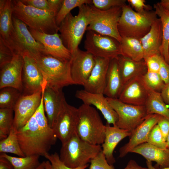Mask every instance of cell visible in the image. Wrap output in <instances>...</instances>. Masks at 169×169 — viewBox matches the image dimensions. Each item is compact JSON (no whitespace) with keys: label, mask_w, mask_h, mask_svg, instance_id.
<instances>
[{"label":"cell","mask_w":169,"mask_h":169,"mask_svg":"<svg viewBox=\"0 0 169 169\" xmlns=\"http://www.w3.org/2000/svg\"><path fill=\"white\" fill-rule=\"evenodd\" d=\"M117 58L124 85L136 77L143 76L148 71L144 59L136 61L122 55Z\"/></svg>","instance_id":"cell-27"},{"label":"cell","mask_w":169,"mask_h":169,"mask_svg":"<svg viewBox=\"0 0 169 169\" xmlns=\"http://www.w3.org/2000/svg\"><path fill=\"white\" fill-rule=\"evenodd\" d=\"M20 148L26 156H44L58 139L53 129L46 130L38 125L34 115L16 131Z\"/></svg>","instance_id":"cell-1"},{"label":"cell","mask_w":169,"mask_h":169,"mask_svg":"<svg viewBox=\"0 0 169 169\" xmlns=\"http://www.w3.org/2000/svg\"><path fill=\"white\" fill-rule=\"evenodd\" d=\"M153 7L162 24L163 40L160 49L161 55L169 65V11L164 8L159 2L154 4Z\"/></svg>","instance_id":"cell-28"},{"label":"cell","mask_w":169,"mask_h":169,"mask_svg":"<svg viewBox=\"0 0 169 169\" xmlns=\"http://www.w3.org/2000/svg\"><path fill=\"white\" fill-rule=\"evenodd\" d=\"M166 148L169 149V133L168 135L166 141Z\"/></svg>","instance_id":"cell-57"},{"label":"cell","mask_w":169,"mask_h":169,"mask_svg":"<svg viewBox=\"0 0 169 169\" xmlns=\"http://www.w3.org/2000/svg\"><path fill=\"white\" fill-rule=\"evenodd\" d=\"M102 150L100 145L87 142L76 133L62 145L59 156L61 161L66 166L75 168L88 164Z\"/></svg>","instance_id":"cell-6"},{"label":"cell","mask_w":169,"mask_h":169,"mask_svg":"<svg viewBox=\"0 0 169 169\" xmlns=\"http://www.w3.org/2000/svg\"><path fill=\"white\" fill-rule=\"evenodd\" d=\"M118 115L115 126L132 133L147 115L145 106H138L124 103L118 98L106 97Z\"/></svg>","instance_id":"cell-11"},{"label":"cell","mask_w":169,"mask_h":169,"mask_svg":"<svg viewBox=\"0 0 169 169\" xmlns=\"http://www.w3.org/2000/svg\"><path fill=\"white\" fill-rule=\"evenodd\" d=\"M23 63L22 56L15 53L10 63L0 68V89L10 87L22 92Z\"/></svg>","instance_id":"cell-18"},{"label":"cell","mask_w":169,"mask_h":169,"mask_svg":"<svg viewBox=\"0 0 169 169\" xmlns=\"http://www.w3.org/2000/svg\"><path fill=\"white\" fill-rule=\"evenodd\" d=\"M124 169H148L147 167H142L139 165L134 160H131Z\"/></svg>","instance_id":"cell-51"},{"label":"cell","mask_w":169,"mask_h":169,"mask_svg":"<svg viewBox=\"0 0 169 169\" xmlns=\"http://www.w3.org/2000/svg\"><path fill=\"white\" fill-rule=\"evenodd\" d=\"M147 142L162 149H167L166 141H164L157 124L155 125L151 130Z\"/></svg>","instance_id":"cell-38"},{"label":"cell","mask_w":169,"mask_h":169,"mask_svg":"<svg viewBox=\"0 0 169 169\" xmlns=\"http://www.w3.org/2000/svg\"><path fill=\"white\" fill-rule=\"evenodd\" d=\"M158 73L165 84L169 83V65L166 62L163 58L161 60Z\"/></svg>","instance_id":"cell-46"},{"label":"cell","mask_w":169,"mask_h":169,"mask_svg":"<svg viewBox=\"0 0 169 169\" xmlns=\"http://www.w3.org/2000/svg\"><path fill=\"white\" fill-rule=\"evenodd\" d=\"M22 95L21 92L12 87H5L0 89V108H9L13 110Z\"/></svg>","instance_id":"cell-34"},{"label":"cell","mask_w":169,"mask_h":169,"mask_svg":"<svg viewBox=\"0 0 169 169\" xmlns=\"http://www.w3.org/2000/svg\"><path fill=\"white\" fill-rule=\"evenodd\" d=\"M120 44L122 55L136 61L144 59V50L140 39L122 37Z\"/></svg>","instance_id":"cell-30"},{"label":"cell","mask_w":169,"mask_h":169,"mask_svg":"<svg viewBox=\"0 0 169 169\" xmlns=\"http://www.w3.org/2000/svg\"><path fill=\"white\" fill-rule=\"evenodd\" d=\"M42 91L44 110L49 124L52 128L65 98L64 94L62 89L56 90L47 85Z\"/></svg>","instance_id":"cell-22"},{"label":"cell","mask_w":169,"mask_h":169,"mask_svg":"<svg viewBox=\"0 0 169 169\" xmlns=\"http://www.w3.org/2000/svg\"><path fill=\"white\" fill-rule=\"evenodd\" d=\"M106 126L105 139L101 146L102 151L108 162L113 165L115 162L113 155L115 149L121 140L127 136L129 137L131 133L116 126H111L107 124Z\"/></svg>","instance_id":"cell-24"},{"label":"cell","mask_w":169,"mask_h":169,"mask_svg":"<svg viewBox=\"0 0 169 169\" xmlns=\"http://www.w3.org/2000/svg\"><path fill=\"white\" fill-rule=\"evenodd\" d=\"M13 110L9 108L0 109V140L6 138L13 125Z\"/></svg>","instance_id":"cell-36"},{"label":"cell","mask_w":169,"mask_h":169,"mask_svg":"<svg viewBox=\"0 0 169 169\" xmlns=\"http://www.w3.org/2000/svg\"><path fill=\"white\" fill-rule=\"evenodd\" d=\"M79 8L77 15L70 13L59 26L60 38L71 55L79 48L92 16L91 4H84Z\"/></svg>","instance_id":"cell-2"},{"label":"cell","mask_w":169,"mask_h":169,"mask_svg":"<svg viewBox=\"0 0 169 169\" xmlns=\"http://www.w3.org/2000/svg\"><path fill=\"white\" fill-rule=\"evenodd\" d=\"M71 79L75 84L83 86L95 65V57L79 48L71 55L69 61Z\"/></svg>","instance_id":"cell-13"},{"label":"cell","mask_w":169,"mask_h":169,"mask_svg":"<svg viewBox=\"0 0 169 169\" xmlns=\"http://www.w3.org/2000/svg\"><path fill=\"white\" fill-rule=\"evenodd\" d=\"M92 16L87 31H92L112 37L120 43L122 38L118 29L122 6H116L109 10H101L91 4Z\"/></svg>","instance_id":"cell-9"},{"label":"cell","mask_w":169,"mask_h":169,"mask_svg":"<svg viewBox=\"0 0 169 169\" xmlns=\"http://www.w3.org/2000/svg\"><path fill=\"white\" fill-rule=\"evenodd\" d=\"M150 90L142 76L137 77L124 85L118 99L127 104L145 106Z\"/></svg>","instance_id":"cell-19"},{"label":"cell","mask_w":169,"mask_h":169,"mask_svg":"<svg viewBox=\"0 0 169 169\" xmlns=\"http://www.w3.org/2000/svg\"><path fill=\"white\" fill-rule=\"evenodd\" d=\"M168 52H169V47H168Z\"/></svg>","instance_id":"cell-58"},{"label":"cell","mask_w":169,"mask_h":169,"mask_svg":"<svg viewBox=\"0 0 169 169\" xmlns=\"http://www.w3.org/2000/svg\"><path fill=\"white\" fill-rule=\"evenodd\" d=\"M25 5L43 10L52 11L47 0H21Z\"/></svg>","instance_id":"cell-45"},{"label":"cell","mask_w":169,"mask_h":169,"mask_svg":"<svg viewBox=\"0 0 169 169\" xmlns=\"http://www.w3.org/2000/svg\"><path fill=\"white\" fill-rule=\"evenodd\" d=\"M164 141H166L169 133V119L164 117L159 120L157 123Z\"/></svg>","instance_id":"cell-47"},{"label":"cell","mask_w":169,"mask_h":169,"mask_svg":"<svg viewBox=\"0 0 169 169\" xmlns=\"http://www.w3.org/2000/svg\"><path fill=\"white\" fill-rule=\"evenodd\" d=\"M15 54L12 49L0 38V68L10 63Z\"/></svg>","instance_id":"cell-39"},{"label":"cell","mask_w":169,"mask_h":169,"mask_svg":"<svg viewBox=\"0 0 169 169\" xmlns=\"http://www.w3.org/2000/svg\"><path fill=\"white\" fill-rule=\"evenodd\" d=\"M162 58L160 54H155L144 58L148 71L158 73Z\"/></svg>","instance_id":"cell-43"},{"label":"cell","mask_w":169,"mask_h":169,"mask_svg":"<svg viewBox=\"0 0 169 169\" xmlns=\"http://www.w3.org/2000/svg\"><path fill=\"white\" fill-rule=\"evenodd\" d=\"M44 157L50 162L54 169H86L89 165L87 164L75 168L69 167L61 161L57 152L51 154L48 153Z\"/></svg>","instance_id":"cell-42"},{"label":"cell","mask_w":169,"mask_h":169,"mask_svg":"<svg viewBox=\"0 0 169 169\" xmlns=\"http://www.w3.org/2000/svg\"><path fill=\"white\" fill-rule=\"evenodd\" d=\"M146 164L148 169H169V167L161 169L156 168L152 166V162L150 161H146Z\"/></svg>","instance_id":"cell-53"},{"label":"cell","mask_w":169,"mask_h":169,"mask_svg":"<svg viewBox=\"0 0 169 169\" xmlns=\"http://www.w3.org/2000/svg\"><path fill=\"white\" fill-rule=\"evenodd\" d=\"M130 152L140 154L147 161H155L161 168L169 167V149H162L146 142L137 146Z\"/></svg>","instance_id":"cell-26"},{"label":"cell","mask_w":169,"mask_h":169,"mask_svg":"<svg viewBox=\"0 0 169 169\" xmlns=\"http://www.w3.org/2000/svg\"><path fill=\"white\" fill-rule=\"evenodd\" d=\"M84 47L95 57L111 60L122 55L120 44L117 40L92 31H87Z\"/></svg>","instance_id":"cell-10"},{"label":"cell","mask_w":169,"mask_h":169,"mask_svg":"<svg viewBox=\"0 0 169 169\" xmlns=\"http://www.w3.org/2000/svg\"><path fill=\"white\" fill-rule=\"evenodd\" d=\"M159 3L164 8L169 11V0H161Z\"/></svg>","instance_id":"cell-52"},{"label":"cell","mask_w":169,"mask_h":169,"mask_svg":"<svg viewBox=\"0 0 169 169\" xmlns=\"http://www.w3.org/2000/svg\"><path fill=\"white\" fill-rule=\"evenodd\" d=\"M16 131L12 127L8 136L0 140V152L12 153L19 157H25L26 156L20 148Z\"/></svg>","instance_id":"cell-33"},{"label":"cell","mask_w":169,"mask_h":169,"mask_svg":"<svg viewBox=\"0 0 169 169\" xmlns=\"http://www.w3.org/2000/svg\"><path fill=\"white\" fill-rule=\"evenodd\" d=\"M92 3L91 0H63L61 6L56 16L57 25L59 27L70 11L74 8H79L84 4H92Z\"/></svg>","instance_id":"cell-35"},{"label":"cell","mask_w":169,"mask_h":169,"mask_svg":"<svg viewBox=\"0 0 169 169\" xmlns=\"http://www.w3.org/2000/svg\"><path fill=\"white\" fill-rule=\"evenodd\" d=\"M95 57V65L83 86L84 90L92 93L103 94L105 86L106 74L110 60Z\"/></svg>","instance_id":"cell-21"},{"label":"cell","mask_w":169,"mask_h":169,"mask_svg":"<svg viewBox=\"0 0 169 169\" xmlns=\"http://www.w3.org/2000/svg\"><path fill=\"white\" fill-rule=\"evenodd\" d=\"M78 117V108L68 104L65 98L52 127L62 145L77 133Z\"/></svg>","instance_id":"cell-12"},{"label":"cell","mask_w":169,"mask_h":169,"mask_svg":"<svg viewBox=\"0 0 169 169\" xmlns=\"http://www.w3.org/2000/svg\"><path fill=\"white\" fill-rule=\"evenodd\" d=\"M63 0H48L51 10L57 13L60 9Z\"/></svg>","instance_id":"cell-48"},{"label":"cell","mask_w":169,"mask_h":169,"mask_svg":"<svg viewBox=\"0 0 169 169\" xmlns=\"http://www.w3.org/2000/svg\"><path fill=\"white\" fill-rule=\"evenodd\" d=\"M75 95L83 103L93 105L99 110L106 120L107 124L115 126L117 114L103 94L94 93L81 90H77Z\"/></svg>","instance_id":"cell-20"},{"label":"cell","mask_w":169,"mask_h":169,"mask_svg":"<svg viewBox=\"0 0 169 169\" xmlns=\"http://www.w3.org/2000/svg\"><path fill=\"white\" fill-rule=\"evenodd\" d=\"M0 157L7 159L12 164L13 169H35L40 164V156L31 155L25 157H16L6 153H1Z\"/></svg>","instance_id":"cell-32"},{"label":"cell","mask_w":169,"mask_h":169,"mask_svg":"<svg viewBox=\"0 0 169 169\" xmlns=\"http://www.w3.org/2000/svg\"><path fill=\"white\" fill-rule=\"evenodd\" d=\"M14 32L9 41L6 42L14 53L22 56L26 54L33 59L46 54L44 46L33 37L27 25L13 15Z\"/></svg>","instance_id":"cell-8"},{"label":"cell","mask_w":169,"mask_h":169,"mask_svg":"<svg viewBox=\"0 0 169 169\" xmlns=\"http://www.w3.org/2000/svg\"><path fill=\"white\" fill-rule=\"evenodd\" d=\"M142 78L148 88L156 92L160 93L165 85L158 73L147 71Z\"/></svg>","instance_id":"cell-37"},{"label":"cell","mask_w":169,"mask_h":169,"mask_svg":"<svg viewBox=\"0 0 169 169\" xmlns=\"http://www.w3.org/2000/svg\"><path fill=\"white\" fill-rule=\"evenodd\" d=\"M122 8L118 25V31L121 38L140 39L148 33L153 23L157 18L155 11L153 10L140 13L126 4L122 6Z\"/></svg>","instance_id":"cell-4"},{"label":"cell","mask_w":169,"mask_h":169,"mask_svg":"<svg viewBox=\"0 0 169 169\" xmlns=\"http://www.w3.org/2000/svg\"><path fill=\"white\" fill-rule=\"evenodd\" d=\"M45 161H43L40 163V165L35 169H45Z\"/></svg>","instance_id":"cell-56"},{"label":"cell","mask_w":169,"mask_h":169,"mask_svg":"<svg viewBox=\"0 0 169 169\" xmlns=\"http://www.w3.org/2000/svg\"><path fill=\"white\" fill-rule=\"evenodd\" d=\"M23 67L22 72V84L23 95H29L42 91L47 85L35 60L26 55H22Z\"/></svg>","instance_id":"cell-14"},{"label":"cell","mask_w":169,"mask_h":169,"mask_svg":"<svg viewBox=\"0 0 169 169\" xmlns=\"http://www.w3.org/2000/svg\"><path fill=\"white\" fill-rule=\"evenodd\" d=\"M117 58L110 60L106 76L103 94L111 98H118L124 86Z\"/></svg>","instance_id":"cell-25"},{"label":"cell","mask_w":169,"mask_h":169,"mask_svg":"<svg viewBox=\"0 0 169 169\" xmlns=\"http://www.w3.org/2000/svg\"><path fill=\"white\" fill-rule=\"evenodd\" d=\"M47 82V85L56 90L75 84L70 75V62L49 55L43 54L34 59Z\"/></svg>","instance_id":"cell-7"},{"label":"cell","mask_w":169,"mask_h":169,"mask_svg":"<svg viewBox=\"0 0 169 169\" xmlns=\"http://www.w3.org/2000/svg\"><path fill=\"white\" fill-rule=\"evenodd\" d=\"M145 106L148 115L156 114L169 119V109L160 93L150 89Z\"/></svg>","instance_id":"cell-31"},{"label":"cell","mask_w":169,"mask_h":169,"mask_svg":"<svg viewBox=\"0 0 169 169\" xmlns=\"http://www.w3.org/2000/svg\"><path fill=\"white\" fill-rule=\"evenodd\" d=\"M162 117L156 114L147 115L143 121L131 133L128 142L120 148L119 157H123L137 146L147 142L151 130Z\"/></svg>","instance_id":"cell-17"},{"label":"cell","mask_w":169,"mask_h":169,"mask_svg":"<svg viewBox=\"0 0 169 169\" xmlns=\"http://www.w3.org/2000/svg\"><path fill=\"white\" fill-rule=\"evenodd\" d=\"M0 169H13L11 163L7 159L0 157Z\"/></svg>","instance_id":"cell-50"},{"label":"cell","mask_w":169,"mask_h":169,"mask_svg":"<svg viewBox=\"0 0 169 169\" xmlns=\"http://www.w3.org/2000/svg\"><path fill=\"white\" fill-rule=\"evenodd\" d=\"M90 163L89 169H115L113 165L108 162L102 150L91 160Z\"/></svg>","instance_id":"cell-41"},{"label":"cell","mask_w":169,"mask_h":169,"mask_svg":"<svg viewBox=\"0 0 169 169\" xmlns=\"http://www.w3.org/2000/svg\"><path fill=\"white\" fill-rule=\"evenodd\" d=\"M127 2L137 12L142 13L152 10V7L146 4L145 0H128Z\"/></svg>","instance_id":"cell-44"},{"label":"cell","mask_w":169,"mask_h":169,"mask_svg":"<svg viewBox=\"0 0 169 169\" xmlns=\"http://www.w3.org/2000/svg\"><path fill=\"white\" fill-rule=\"evenodd\" d=\"M125 0H93L92 4L97 9L103 11L116 6H122L126 3Z\"/></svg>","instance_id":"cell-40"},{"label":"cell","mask_w":169,"mask_h":169,"mask_svg":"<svg viewBox=\"0 0 169 169\" xmlns=\"http://www.w3.org/2000/svg\"><path fill=\"white\" fill-rule=\"evenodd\" d=\"M42 91L22 95L19 99L13 109V128L16 131L23 126L34 115L40 104Z\"/></svg>","instance_id":"cell-15"},{"label":"cell","mask_w":169,"mask_h":169,"mask_svg":"<svg viewBox=\"0 0 169 169\" xmlns=\"http://www.w3.org/2000/svg\"><path fill=\"white\" fill-rule=\"evenodd\" d=\"M45 169H54L50 162L49 161H45Z\"/></svg>","instance_id":"cell-55"},{"label":"cell","mask_w":169,"mask_h":169,"mask_svg":"<svg viewBox=\"0 0 169 169\" xmlns=\"http://www.w3.org/2000/svg\"><path fill=\"white\" fill-rule=\"evenodd\" d=\"M29 30L34 38L44 46L46 54L64 61H70L71 54L64 44L60 34H49Z\"/></svg>","instance_id":"cell-16"},{"label":"cell","mask_w":169,"mask_h":169,"mask_svg":"<svg viewBox=\"0 0 169 169\" xmlns=\"http://www.w3.org/2000/svg\"><path fill=\"white\" fill-rule=\"evenodd\" d=\"M162 40V24L160 18H157L148 33L140 39L144 50V59L155 54L161 55Z\"/></svg>","instance_id":"cell-23"},{"label":"cell","mask_w":169,"mask_h":169,"mask_svg":"<svg viewBox=\"0 0 169 169\" xmlns=\"http://www.w3.org/2000/svg\"><path fill=\"white\" fill-rule=\"evenodd\" d=\"M12 0H7L3 12L0 13V38L8 42L13 35Z\"/></svg>","instance_id":"cell-29"},{"label":"cell","mask_w":169,"mask_h":169,"mask_svg":"<svg viewBox=\"0 0 169 169\" xmlns=\"http://www.w3.org/2000/svg\"><path fill=\"white\" fill-rule=\"evenodd\" d=\"M13 15L29 27V28L52 34L59 31L55 18L57 13L50 10L38 9L23 3L21 0H12Z\"/></svg>","instance_id":"cell-3"},{"label":"cell","mask_w":169,"mask_h":169,"mask_svg":"<svg viewBox=\"0 0 169 169\" xmlns=\"http://www.w3.org/2000/svg\"><path fill=\"white\" fill-rule=\"evenodd\" d=\"M77 133L83 140L93 145L104 142L106 126L104 124L96 109L83 103L78 108Z\"/></svg>","instance_id":"cell-5"},{"label":"cell","mask_w":169,"mask_h":169,"mask_svg":"<svg viewBox=\"0 0 169 169\" xmlns=\"http://www.w3.org/2000/svg\"><path fill=\"white\" fill-rule=\"evenodd\" d=\"M160 94L166 104L169 105V83L165 84Z\"/></svg>","instance_id":"cell-49"},{"label":"cell","mask_w":169,"mask_h":169,"mask_svg":"<svg viewBox=\"0 0 169 169\" xmlns=\"http://www.w3.org/2000/svg\"><path fill=\"white\" fill-rule=\"evenodd\" d=\"M6 1V0H0V13H1L4 9Z\"/></svg>","instance_id":"cell-54"}]
</instances>
